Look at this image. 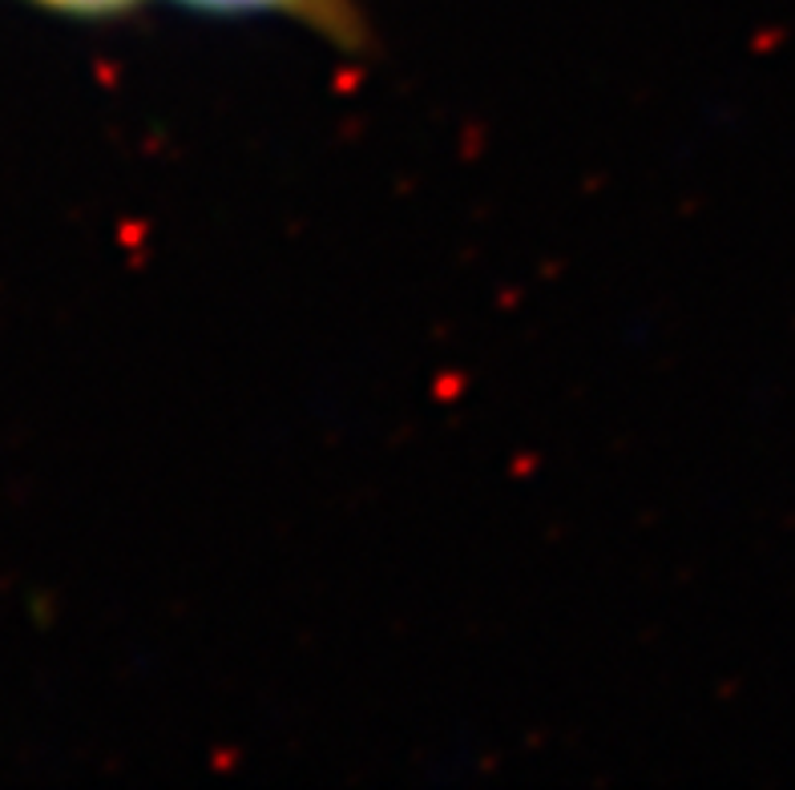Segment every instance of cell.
<instances>
[{"mask_svg": "<svg viewBox=\"0 0 795 790\" xmlns=\"http://www.w3.org/2000/svg\"><path fill=\"white\" fill-rule=\"evenodd\" d=\"M53 4H65V9H117V4H125V0H53Z\"/></svg>", "mask_w": 795, "mask_h": 790, "instance_id": "7a4b0ae2", "label": "cell"}, {"mask_svg": "<svg viewBox=\"0 0 795 790\" xmlns=\"http://www.w3.org/2000/svg\"><path fill=\"white\" fill-rule=\"evenodd\" d=\"M187 4L214 9V13H287L339 41L356 33V16L348 13L344 0H187Z\"/></svg>", "mask_w": 795, "mask_h": 790, "instance_id": "6da1fadb", "label": "cell"}]
</instances>
